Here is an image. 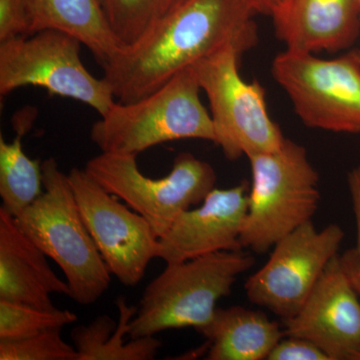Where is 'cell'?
<instances>
[{
    "label": "cell",
    "instance_id": "16",
    "mask_svg": "<svg viewBox=\"0 0 360 360\" xmlns=\"http://www.w3.org/2000/svg\"><path fill=\"white\" fill-rule=\"evenodd\" d=\"M207 340L208 360H264L283 338L277 322L260 310L217 307L200 331Z\"/></svg>",
    "mask_w": 360,
    "mask_h": 360
},
{
    "label": "cell",
    "instance_id": "24",
    "mask_svg": "<svg viewBox=\"0 0 360 360\" xmlns=\"http://www.w3.org/2000/svg\"><path fill=\"white\" fill-rule=\"evenodd\" d=\"M267 360H330L314 343L296 338L283 336L270 352Z\"/></svg>",
    "mask_w": 360,
    "mask_h": 360
},
{
    "label": "cell",
    "instance_id": "26",
    "mask_svg": "<svg viewBox=\"0 0 360 360\" xmlns=\"http://www.w3.org/2000/svg\"><path fill=\"white\" fill-rule=\"evenodd\" d=\"M347 182L356 222V246L354 248L360 255V165L348 174Z\"/></svg>",
    "mask_w": 360,
    "mask_h": 360
},
{
    "label": "cell",
    "instance_id": "27",
    "mask_svg": "<svg viewBox=\"0 0 360 360\" xmlns=\"http://www.w3.org/2000/svg\"><path fill=\"white\" fill-rule=\"evenodd\" d=\"M285 0H246L255 13L271 16Z\"/></svg>",
    "mask_w": 360,
    "mask_h": 360
},
{
    "label": "cell",
    "instance_id": "21",
    "mask_svg": "<svg viewBox=\"0 0 360 360\" xmlns=\"http://www.w3.org/2000/svg\"><path fill=\"white\" fill-rule=\"evenodd\" d=\"M77 319L70 310L37 309L0 300V341L23 340L47 329L63 328Z\"/></svg>",
    "mask_w": 360,
    "mask_h": 360
},
{
    "label": "cell",
    "instance_id": "9",
    "mask_svg": "<svg viewBox=\"0 0 360 360\" xmlns=\"http://www.w3.org/2000/svg\"><path fill=\"white\" fill-rule=\"evenodd\" d=\"M271 73L303 124L360 134V61L354 51L321 59L286 49L274 58Z\"/></svg>",
    "mask_w": 360,
    "mask_h": 360
},
{
    "label": "cell",
    "instance_id": "4",
    "mask_svg": "<svg viewBox=\"0 0 360 360\" xmlns=\"http://www.w3.org/2000/svg\"><path fill=\"white\" fill-rule=\"evenodd\" d=\"M193 68H186L160 89L134 103H115L90 129L101 153L139 155L180 139L215 142L212 116L200 101Z\"/></svg>",
    "mask_w": 360,
    "mask_h": 360
},
{
    "label": "cell",
    "instance_id": "7",
    "mask_svg": "<svg viewBox=\"0 0 360 360\" xmlns=\"http://www.w3.org/2000/svg\"><path fill=\"white\" fill-rule=\"evenodd\" d=\"M241 56L238 49H224L191 66L210 103L214 143L229 160L271 153L285 141L270 118L262 85L239 75Z\"/></svg>",
    "mask_w": 360,
    "mask_h": 360
},
{
    "label": "cell",
    "instance_id": "25",
    "mask_svg": "<svg viewBox=\"0 0 360 360\" xmlns=\"http://www.w3.org/2000/svg\"><path fill=\"white\" fill-rule=\"evenodd\" d=\"M341 266L360 298V255L355 248L340 255Z\"/></svg>",
    "mask_w": 360,
    "mask_h": 360
},
{
    "label": "cell",
    "instance_id": "2",
    "mask_svg": "<svg viewBox=\"0 0 360 360\" xmlns=\"http://www.w3.org/2000/svg\"><path fill=\"white\" fill-rule=\"evenodd\" d=\"M41 167L44 191L15 217L16 222L63 270L70 298L92 304L110 288V269L84 224L68 174L53 158Z\"/></svg>",
    "mask_w": 360,
    "mask_h": 360
},
{
    "label": "cell",
    "instance_id": "18",
    "mask_svg": "<svg viewBox=\"0 0 360 360\" xmlns=\"http://www.w3.org/2000/svg\"><path fill=\"white\" fill-rule=\"evenodd\" d=\"M120 311L117 323L110 315H98L87 326H77L71 330L73 347L78 360H153L155 359L161 342L155 336L132 338L129 335L130 321L137 309L127 304V298L120 296L115 300Z\"/></svg>",
    "mask_w": 360,
    "mask_h": 360
},
{
    "label": "cell",
    "instance_id": "12",
    "mask_svg": "<svg viewBox=\"0 0 360 360\" xmlns=\"http://www.w3.org/2000/svg\"><path fill=\"white\" fill-rule=\"evenodd\" d=\"M284 336L314 343L330 360H360V298L336 255L307 302L283 321Z\"/></svg>",
    "mask_w": 360,
    "mask_h": 360
},
{
    "label": "cell",
    "instance_id": "8",
    "mask_svg": "<svg viewBox=\"0 0 360 360\" xmlns=\"http://www.w3.org/2000/svg\"><path fill=\"white\" fill-rule=\"evenodd\" d=\"M82 44L68 33L51 30L0 42V94L39 86L106 115L116 103L115 94L103 77H94L82 63Z\"/></svg>",
    "mask_w": 360,
    "mask_h": 360
},
{
    "label": "cell",
    "instance_id": "20",
    "mask_svg": "<svg viewBox=\"0 0 360 360\" xmlns=\"http://www.w3.org/2000/svg\"><path fill=\"white\" fill-rule=\"evenodd\" d=\"M184 0H98L106 20L123 46L136 44Z\"/></svg>",
    "mask_w": 360,
    "mask_h": 360
},
{
    "label": "cell",
    "instance_id": "28",
    "mask_svg": "<svg viewBox=\"0 0 360 360\" xmlns=\"http://www.w3.org/2000/svg\"><path fill=\"white\" fill-rule=\"evenodd\" d=\"M355 53H356L357 58H359L360 61V49H355Z\"/></svg>",
    "mask_w": 360,
    "mask_h": 360
},
{
    "label": "cell",
    "instance_id": "1",
    "mask_svg": "<svg viewBox=\"0 0 360 360\" xmlns=\"http://www.w3.org/2000/svg\"><path fill=\"white\" fill-rule=\"evenodd\" d=\"M255 15L246 0H184L106 63L103 78L118 103H134L201 59L250 51L258 42Z\"/></svg>",
    "mask_w": 360,
    "mask_h": 360
},
{
    "label": "cell",
    "instance_id": "22",
    "mask_svg": "<svg viewBox=\"0 0 360 360\" xmlns=\"http://www.w3.org/2000/svg\"><path fill=\"white\" fill-rule=\"evenodd\" d=\"M63 328L14 341H0L1 360H78L77 349L63 338Z\"/></svg>",
    "mask_w": 360,
    "mask_h": 360
},
{
    "label": "cell",
    "instance_id": "13",
    "mask_svg": "<svg viewBox=\"0 0 360 360\" xmlns=\"http://www.w3.org/2000/svg\"><path fill=\"white\" fill-rule=\"evenodd\" d=\"M250 184L214 188L196 208L180 214L158 238V258L179 264L219 251L243 250L241 232L248 212Z\"/></svg>",
    "mask_w": 360,
    "mask_h": 360
},
{
    "label": "cell",
    "instance_id": "19",
    "mask_svg": "<svg viewBox=\"0 0 360 360\" xmlns=\"http://www.w3.org/2000/svg\"><path fill=\"white\" fill-rule=\"evenodd\" d=\"M32 116H20L15 122L13 142L0 136V198L1 207L18 217L41 195L44 188L42 162L32 160L22 148L23 135L30 129Z\"/></svg>",
    "mask_w": 360,
    "mask_h": 360
},
{
    "label": "cell",
    "instance_id": "6",
    "mask_svg": "<svg viewBox=\"0 0 360 360\" xmlns=\"http://www.w3.org/2000/svg\"><path fill=\"white\" fill-rule=\"evenodd\" d=\"M136 156L101 153L89 160L84 170L108 193L148 220L160 238L180 214L200 205L215 188L217 174L210 163L181 153L167 176L150 179L139 170Z\"/></svg>",
    "mask_w": 360,
    "mask_h": 360
},
{
    "label": "cell",
    "instance_id": "15",
    "mask_svg": "<svg viewBox=\"0 0 360 360\" xmlns=\"http://www.w3.org/2000/svg\"><path fill=\"white\" fill-rule=\"evenodd\" d=\"M47 255L21 231L15 217L0 207V300L56 309L51 295L70 296Z\"/></svg>",
    "mask_w": 360,
    "mask_h": 360
},
{
    "label": "cell",
    "instance_id": "10",
    "mask_svg": "<svg viewBox=\"0 0 360 360\" xmlns=\"http://www.w3.org/2000/svg\"><path fill=\"white\" fill-rule=\"evenodd\" d=\"M345 231L338 224L321 231L307 222L274 246L266 264L246 281V296L283 321L298 314L329 262L338 255Z\"/></svg>",
    "mask_w": 360,
    "mask_h": 360
},
{
    "label": "cell",
    "instance_id": "14",
    "mask_svg": "<svg viewBox=\"0 0 360 360\" xmlns=\"http://www.w3.org/2000/svg\"><path fill=\"white\" fill-rule=\"evenodd\" d=\"M288 51L338 52L360 34V0H285L271 15Z\"/></svg>",
    "mask_w": 360,
    "mask_h": 360
},
{
    "label": "cell",
    "instance_id": "5",
    "mask_svg": "<svg viewBox=\"0 0 360 360\" xmlns=\"http://www.w3.org/2000/svg\"><path fill=\"white\" fill-rule=\"evenodd\" d=\"M248 160L252 181L240 243L243 250L264 255L311 221L321 200L319 175L307 149L288 139L276 150Z\"/></svg>",
    "mask_w": 360,
    "mask_h": 360
},
{
    "label": "cell",
    "instance_id": "11",
    "mask_svg": "<svg viewBox=\"0 0 360 360\" xmlns=\"http://www.w3.org/2000/svg\"><path fill=\"white\" fill-rule=\"evenodd\" d=\"M90 236L110 274L125 286L141 283L153 258L158 238L148 220L105 191L84 169L68 174Z\"/></svg>",
    "mask_w": 360,
    "mask_h": 360
},
{
    "label": "cell",
    "instance_id": "3",
    "mask_svg": "<svg viewBox=\"0 0 360 360\" xmlns=\"http://www.w3.org/2000/svg\"><path fill=\"white\" fill-rule=\"evenodd\" d=\"M255 264V257L241 250L167 264L144 290L130 321V338L174 328H193L200 333L212 321L217 302L231 295L238 277Z\"/></svg>",
    "mask_w": 360,
    "mask_h": 360
},
{
    "label": "cell",
    "instance_id": "17",
    "mask_svg": "<svg viewBox=\"0 0 360 360\" xmlns=\"http://www.w3.org/2000/svg\"><path fill=\"white\" fill-rule=\"evenodd\" d=\"M30 34L47 30L68 33L84 44L103 68L124 47L98 0H30Z\"/></svg>",
    "mask_w": 360,
    "mask_h": 360
},
{
    "label": "cell",
    "instance_id": "23",
    "mask_svg": "<svg viewBox=\"0 0 360 360\" xmlns=\"http://www.w3.org/2000/svg\"><path fill=\"white\" fill-rule=\"evenodd\" d=\"M30 0H0V42L30 34Z\"/></svg>",
    "mask_w": 360,
    "mask_h": 360
}]
</instances>
